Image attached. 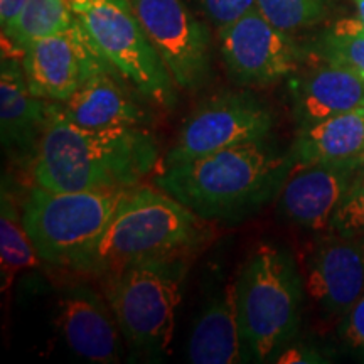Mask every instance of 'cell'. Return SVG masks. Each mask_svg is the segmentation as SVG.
I'll return each mask as SVG.
<instances>
[{"label":"cell","mask_w":364,"mask_h":364,"mask_svg":"<svg viewBox=\"0 0 364 364\" xmlns=\"http://www.w3.org/2000/svg\"><path fill=\"white\" fill-rule=\"evenodd\" d=\"M150 132L90 130L76 125L59 103L48 102V120L33 159V181L49 191H122L142 182L159 164Z\"/></svg>","instance_id":"6da1fadb"},{"label":"cell","mask_w":364,"mask_h":364,"mask_svg":"<svg viewBox=\"0 0 364 364\" xmlns=\"http://www.w3.org/2000/svg\"><path fill=\"white\" fill-rule=\"evenodd\" d=\"M292 167L290 154L263 139L164 164L156 186L204 220L238 221L275 198Z\"/></svg>","instance_id":"7a4b0ae2"},{"label":"cell","mask_w":364,"mask_h":364,"mask_svg":"<svg viewBox=\"0 0 364 364\" xmlns=\"http://www.w3.org/2000/svg\"><path fill=\"white\" fill-rule=\"evenodd\" d=\"M213 236L211 223L171 194L136 186L120 203L83 272L103 277L149 258L196 255Z\"/></svg>","instance_id":"3957f363"},{"label":"cell","mask_w":364,"mask_h":364,"mask_svg":"<svg viewBox=\"0 0 364 364\" xmlns=\"http://www.w3.org/2000/svg\"><path fill=\"white\" fill-rule=\"evenodd\" d=\"M193 257L149 258L102 277L105 299L132 349L149 356L169 351Z\"/></svg>","instance_id":"277c9868"},{"label":"cell","mask_w":364,"mask_h":364,"mask_svg":"<svg viewBox=\"0 0 364 364\" xmlns=\"http://www.w3.org/2000/svg\"><path fill=\"white\" fill-rule=\"evenodd\" d=\"M304 284L292 257L262 243L238 277V312L247 359L275 361L289 348L299 324Z\"/></svg>","instance_id":"5b68a950"},{"label":"cell","mask_w":364,"mask_h":364,"mask_svg":"<svg viewBox=\"0 0 364 364\" xmlns=\"http://www.w3.org/2000/svg\"><path fill=\"white\" fill-rule=\"evenodd\" d=\"M129 191L59 193L34 184L21 213L41 262L83 272Z\"/></svg>","instance_id":"8992f818"},{"label":"cell","mask_w":364,"mask_h":364,"mask_svg":"<svg viewBox=\"0 0 364 364\" xmlns=\"http://www.w3.org/2000/svg\"><path fill=\"white\" fill-rule=\"evenodd\" d=\"M105 61L139 93L166 108L177 102L176 81L145 34L132 0H68Z\"/></svg>","instance_id":"52a82bcc"},{"label":"cell","mask_w":364,"mask_h":364,"mask_svg":"<svg viewBox=\"0 0 364 364\" xmlns=\"http://www.w3.org/2000/svg\"><path fill=\"white\" fill-rule=\"evenodd\" d=\"M272 113L248 91H228L204 100L188 117L164 164L203 157L233 145L268 139Z\"/></svg>","instance_id":"ba28073f"},{"label":"cell","mask_w":364,"mask_h":364,"mask_svg":"<svg viewBox=\"0 0 364 364\" xmlns=\"http://www.w3.org/2000/svg\"><path fill=\"white\" fill-rule=\"evenodd\" d=\"M145 34L177 88L198 90L209 75V31L184 0H132Z\"/></svg>","instance_id":"9c48e42d"},{"label":"cell","mask_w":364,"mask_h":364,"mask_svg":"<svg viewBox=\"0 0 364 364\" xmlns=\"http://www.w3.org/2000/svg\"><path fill=\"white\" fill-rule=\"evenodd\" d=\"M22 68L31 93L53 103L66 102L98 73L113 70L78 21L65 33L27 46Z\"/></svg>","instance_id":"30bf717a"},{"label":"cell","mask_w":364,"mask_h":364,"mask_svg":"<svg viewBox=\"0 0 364 364\" xmlns=\"http://www.w3.org/2000/svg\"><path fill=\"white\" fill-rule=\"evenodd\" d=\"M220 44L226 68L241 85H272L299 68V51L289 33L273 26L257 7L220 29Z\"/></svg>","instance_id":"8fae6325"},{"label":"cell","mask_w":364,"mask_h":364,"mask_svg":"<svg viewBox=\"0 0 364 364\" xmlns=\"http://www.w3.org/2000/svg\"><path fill=\"white\" fill-rule=\"evenodd\" d=\"M364 162L294 166L277 194V211L290 225L327 231Z\"/></svg>","instance_id":"7c38bea8"},{"label":"cell","mask_w":364,"mask_h":364,"mask_svg":"<svg viewBox=\"0 0 364 364\" xmlns=\"http://www.w3.org/2000/svg\"><path fill=\"white\" fill-rule=\"evenodd\" d=\"M304 292L327 316H346L364 294V235L329 233L306 263Z\"/></svg>","instance_id":"4fadbf2b"},{"label":"cell","mask_w":364,"mask_h":364,"mask_svg":"<svg viewBox=\"0 0 364 364\" xmlns=\"http://www.w3.org/2000/svg\"><path fill=\"white\" fill-rule=\"evenodd\" d=\"M56 322L76 356L110 364L120 359V327L108 300L88 285H71L59 294Z\"/></svg>","instance_id":"5bb4252c"},{"label":"cell","mask_w":364,"mask_h":364,"mask_svg":"<svg viewBox=\"0 0 364 364\" xmlns=\"http://www.w3.org/2000/svg\"><path fill=\"white\" fill-rule=\"evenodd\" d=\"M294 118L306 129L326 118L351 112L364 105V78L346 68L321 61L289 80Z\"/></svg>","instance_id":"9a60e30c"},{"label":"cell","mask_w":364,"mask_h":364,"mask_svg":"<svg viewBox=\"0 0 364 364\" xmlns=\"http://www.w3.org/2000/svg\"><path fill=\"white\" fill-rule=\"evenodd\" d=\"M48 120V102L34 97L27 86L21 56L2 54L0 68V136L9 157L33 156Z\"/></svg>","instance_id":"2e32d148"},{"label":"cell","mask_w":364,"mask_h":364,"mask_svg":"<svg viewBox=\"0 0 364 364\" xmlns=\"http://www.w3.org/2000/svg\"><path fill=\"white\" fill-rule=\"evenodd\" d=\"M188 358L193 364L247 363L238 312V277L226 282L208 302L191 332Z\"/></svg>","instance_id":"e0dca14e"},{"label":"cell","mask_w":364,"mask_h":364,"mask_svg":"<svg viewBox=\"0 0 364 364\" xmlns=\"http://www.w3.org/2000/svg\"><path fill=\"white\" fill-rule=\"evenodd\" d=\"M113 70L102 71L59 103L65 115L90 130L132 129L147 122V112L113 78Z\"/></svg>","instance_id":"ac0fdd59"},{"label":"cell","mask_w":364,"mask_h":364,"mask_svg":"<svg viewBox=\"0 0 364 364\" xmlns=\"http://www.w3.org/2000/svg\"><path fill=\"white\" fill-rule=\"evenodd\" d=\"M289 154L294 166L364 162V105L299 129Z\"/></svg>","instance_id":"d6986e66"},{"label":"cell","mask_w":364,"mask_h":364,"mask_svg":"<svg viewBox=\"0 0 364 364\" xmlns=\"http://www.w3.org/2000/svg\"><path fill=\"white\" fill-rule=\"evenodd\" d=\"M39 255L27 235L22 213L7 184H2L0 198V282L2 292L12 289L14 280L22 272L39 265Z\"/></svg>","instance_id":"ffe728a7"},{"label":"cell","mask_w":364,"mask_h":364,"mask_svg":"<svg viewBox=\"0 0 364 364\" xmlns=\"http://www.w3.org/2000/svg\"><path fill=\"white\" fill-rule=\"evenodd\" d=\"M75 24L76 17L68 0H29L17 21L2 31V38L7 39V49L2 48V54L22 56L29 44L65 33Z\"/></svg>","instance_id":"44dd1931"},{"label":"cell","mask_w":364,"mask_h":364,"mask_svg":"<svg viewBox=\"0 0 364 364\" xmlns=\"http://www.w3.org/2000/svg\"><path fill=\"white\" fill-rule=\"evenodd\" d=\"M321 61L346 68L364 78V27L358 19L339 21L316 46Z\"/></svg>","instance_id":"7402d4cb"},{"label":"cell","mask_w":364,"mask_h":364,"mask_svg":"<svg viewBox=\"0 0 364 364\" xmlns=\"http://www.w3.org/2000/svg\"><path fill=\"white\" fill-rule=\"evenodd\" d=\"M257 9L273 26L290 34L324 19L331 0H257Z\"/></svg>","instance_id":"603a6c76"},{"label":"cell","mask_w":364,"mask_h":364,"mask_svg":"<svg viewBox=\"0 0 364 364\" xmlns=\"http://www.w3.org/2000/svg\"><path fill=\"white\" fill-rule=\"evenodd\" d=\"M327 231L336 235H364V164Z\"/></svg>","instance_id":"cb8c5ba5"},{"label":"cell","mask_w":364,"mask_h":364,"mask_svg":"<svg viewBox=\"0 0 364 364\" xmlns=\"http://www.w3.org/2000/svg\"><path fill=\"white\" fill-rule=\"evenodd\" d=\"M196 4L204 16L218 27V31L233 24L257 7V0H196Z\"/></svg>","instance_id":"d4e9b609"},{"label":"cell","mask_w":364,"mask_h":364,"mask_svg":"<svg viewBox=\"0 0 364 364\" xmlns=\"http://www.w3.org/2000/svg\"><path fill=\"white\" fill-rule=\"evenodd\" d=\"M339 336L346 348L364 358V294L343 317Z\"/></svg>","instance_id":"484cf974"},{"label":"cell","mask_w":364,"mask_h":364,"mask_svg":"<svg viewBox=\"0 0 364 364\" xmlns=\"http://www.w3.org/2000/svg\"><path fill=\"white\" fill-rule=\"evenodd\" d=\"M29 0H0V24H2V31H7L21 12L24 11L26 4Z\"/></svg>","instance_id":"4316f807"},{"label":"cell","mask_w":364,"mask_h":364,"mask_svg":"<svg viewBox=\"0 0 364 364\" xmlns=\"http://www.w3.org/2000/svg\"><path fill=\"white\" fill-rule=\"evenodd\" d=\"M356 2V9H358V21L361 22V26L364 27V0H354Z\"/></svg>","instance_id":"83f0119b"}]
</instances>
